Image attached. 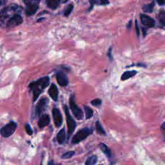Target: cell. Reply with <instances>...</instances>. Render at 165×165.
I'll list each match as a JSON object with an SVG mask.
<instances>
[{
  "mask_svg": "<svg viewBox=\"0 0 165 165\" xmlns=\"http://www.w3.org/2000/svg\"><path fill=\"white\" fill-rule=\"evenodd\" d=\"M49 77L48 76H45V77H42L39 79L31 82L29 85L28 88H29L30 92L33 94V102L37 99L40 94L49 85Z\"/></svg>",
  "mask_w": 165,
  "mask_h": 165,
  "instance_id": "1",
  "label": "cell"
},
{
  "mask_svg": "<svg viewBox=\"0 0 165 165\" xmlns=\"http://www.w3.org/2000/svg\"><path fill=\"white\" fill-rule=\"evenodd\" d=\"M69 103H70V108H71V110L72 113L74 114V116L76 118V119L78 120L83 119L84 118L83 112H82V110L77 105V104H76L75 101V96L74 94H72L71 98H70Z\"/></svg>",
  "mask_w": 165,
  "mask_h": 165,
  "instance_id": "2",
  "label": "cell"
},
{
  "mask_svg": "<svg viewBox=\"0 0 165 165\" xmlns=\"http://www.w3.org/2000/svg\"><path fill=\"white\" fill-rule=\"evenodd\" d=\"M93 130L88 128H84L78 131L72 139V143L73 144H78L85 139L90 135L92 134Z\"/></svg>",
  "mask_w": 165,
  "mask_h": 165,
  "instance_id": "3",
  "label": "cell"
},
{
  "mask_svg": "<svg viewBox=\"0 0 165 165\" xmlns=\"http://www.w3.org/2000/svg\"><path fill=\"white\" fill-rule=\"evenodd\" d=\"M64 111L66 115L67 118V128H68V137L71 136L75 130L76 128V122L75 120L72 118L69 113V110L68 109L67 106H64Z\"/></svg>",
  "mask_w": 165,
  "mask_h": 165,
  "instance_id": "4",
  "label": "cell"
},
{
  "mask_svg": "<svg viewBox=\"0 0 165 165\" xmlns=\"http://www.w3.org/2000/svg\"><path fill=\"white\" fill-rule=\"evenodd\" d=\"M16 129L17 124L15 122L11 121L0 129V134L3 137H9L14 134Z\"/></svg>",
  "mask_w": 165,
  "mask_h": 165,
  "instance_id": "5",
  "label": "cell"
},
{
  "mask_svg": "<svg viewBox=\"0 0 165 165\" xmlns=\"http://www.w3.org/2000/svg\"><path fill=\"white\" fill-rule=\"evenodd\" d=\"M24 3L26 4L25 14L27 16H33L39 9L40 1H25Z\"/></svg>",
  "mask_w": 165,
  "mask_h": 165,
  "instance_id": "6",
  "label": "cell"
},
{
  "mask_svg": "<svg viewBox=\"0 0 165 165\" xmlns=\"http://www.w3.org/2000/svg\"><path fill=\"white\" fill-rule=\"evenodd\" d=\"M48 103V99L47 98H43L40 99L39 102L37 103L35 107L34 113V117H37L41 115V113L46 110Z\"/></svg>",
  "mask_w": 165,
  "mask_h": 165,
  "instance_id": "7",
  "label": "cell"
},
{
  "mask_svg": "<svg viewBox=\"0 0 165 165\" xmlns=\"http://www.w3.org/2000/svg\"><path fill=\"white\" fill-rule=\"evenodd\" d=\"M23 21V17L19 14H15L13 16L11 17L7 21V27H13L21 25Z\"/></svg>",
  "mask_w": 165,
  "mask_h": 165,
  "instance_id": "8",
  "label": "cell"
},
{
  "mask_svg": "<svg viewBox=\"0 0 165 165\" xmlns=\"http://www.w3.org/2000/svg\"><path fill=\"white\" fill-rule=\"evenodd\" d=\"M140 19L142 24L144 27L148 28H153L155 27V20L149 16L142 14L140 16Z\"/></svg>",
  "mask_w": 165,
  "mask_h": 165,
  "instance_id": "9",
  "label": "cell"
},
{
  "mask_svg": "<svg viewBox=\"0 0 165 165\" xmlns=\"http://www.w3.org/2000/svg\"><path fill=\"white\" fill-rule=\"evenodd\" d=\"M56 80L61 86H66L68 85V79L67 74L63 71H59L56 74Z\"/></svg>",
  "mask_w": 165,
  "mask_h": 165,
  "instance_id": "10",
  "label": "cell"
},
{
  "mask_svg": "<svg viewBox=\"0 0 165 165\" xmlns=\"http://www.w3.org/2000/svg\"><path fill=\"white\" fill-rule=\"evenodd\" d=\"M52 116L54 122L56 127H59L63 124V117L59 110L57 108H54L52 109Z\"/></svg>",
  "mask_w": 165,
  "mask_h": 165,
  "instance_id": "11",
  "label": "cell"
},
{
  "mask_svg": "<svg viewBox=\"0 0 165 165\" xmlns=\"http://www.w3.org/2000/svg\"><path fill=\"white\" fill-rule=\"evenodd\" d=\"M48 92L50 97L54 101H58L59 92H58V87L56 86L55 84H52L51 85H50Z\"/></svg>",
  "mask_w": 165,
  "mask_h": 165,
  "instance_id": "12",
  "label": "cell"
},
{
  "mask_svg": "<svg viewBox=\"0 0 165 165\" xmlns=\"http://www.w3.org/2000/svg\"><path fill=\"white\" fill-rule=\"evenodd\" d=\"M50 122V118L48 115L47 114H44L39 119V121H38V126L39 127L42 129L45 127V126H48Z\"/></svg>",
  "mask_w": 165,
  "mask_h": 165,
  "instance_id": "13",
  "label": "cell"
},
{
  "mask_svg": "<svg viewBox=\"0 0 165 165\" xmlns=\"http://www.w3.org/2000/svg\"><path fill=\"white\" fill-rule=\"evenodd\" d=\"M57 141L59 144H63L65 142L66 139V132L65 128H63L57 134Z\"/></svg>",
  "mask_w": 165,
  "mask_h": 165,
  "instance_id": "14",
  "label": "cell"
},
{
  "mask_svg": "<svg viewBox=\"0 0 165 165\" xmlns=\"http://www.w3.org/2000/svg\"><path fill=\"white\" fill-rule=\"evenodd\" d=\"M137 74L136 71H126L121 75V80L126 81L132 77H134Z\"/></svg>",
  "mask_w": 165,
  "mask_h": 165,
  "instance_id": "15",
  "label": "cell"
},
{
  "mask_svg": "<svg viewBox=\"0 0 165 165\" xmlns=\"http://www.w3.org/2000/svg\"><path fill=\"white\" fill-rule=\"evenodd\" d=\"M61 3V1L59 0H54V1H47L46 3L47 7L50 9L55 10L59 7V4Z\"/></svg>",
  "mask_w": 165,
  "mask_h": 165,
  "instance_id": "16",
  "label": "cell"
},
{
  "mask_svg": "<svg viewBox=\"0 0 165 165\" xmlns=\"http://www.w3.org/2000/svg\"><path fill=\"white\" fill-rule=\"evenodd\" d=\"M157 18L162 26L165 27V10L164 9H161L159 12Z\"/></svg>",
  "mask_w": 165,
  "mask_h": 165,
  "instance_id": "17",
  "label": "cell"
},
{
  "mask_svg": "<svg viewBox=\"0 0 165 165\" xmlns=\"http://www.w3.org/2000/svg\"><path fill=\"white\" fill-rule=\"evenodd\" d=\"M154 5H155L154 2H152L151 3H149V4H145L143 6V10L144 12L151 13V12H153Z\"/></svg>",
  "mask_w": 165,
  "mask_h": 165,
  "instance_id": "18",
  "label": "cell"
},
{
  "mask_svg": "<svg viewBox=\"0 0 165 165\" xmlns=\"http://www.w3.org/2000/svg\"><path fill=\"white\" fill-rule=\"evenodd\" d=\"M99 147H100L101 150H102V152L107 157H110L111 156V151H110V148L108 147L105 144L101 143L99 145Z\"/></svg>",
  "mask_w": 165,
  "mask_h": 165,
  "instance_id": "19",
  "label": "cell"
},
{
  "mask_svg": "<svg viewBox=\"0 0 165 165\" xmlns=\"http://www.w3.org/2000/svg\"><path fill=\"white\" fill-rule=\"evenodd\" d=\"M85 111V115H86V119H88L92 117L94 115V111L92 109H91L89 106H84Z\"/></svg>",
  "mask_w": 165,
  "mask_h": 165,
  "instance_id": "20",
  "label": "cell"
},
{
  "mask_svg": "<svg viewBox=\"0 0 165 165\" xmlns=\"http://www.w3.org/2000/svg\"><path fill=\"white\" fill-rule=\"evenodd\" d=\"M98 161V157L96 155H93L90 157H88L86 162H85V165H95L97 163Z\"/></svg>",
  "mask_w": 165,
  "mask_h": 165,
  "instance_id": "21",
  "label": "cell"
},
{
  "mask_svg": "<svg viewBox=\"0 0 165 165\" xmlns=\"http://www.w3.org/2000/svg\"><path fill=\"white\" fill-rule=\"evenodd\" d=\"M96 130H97V132H98V134H99L101 135H105V134H106L105 131L103 129L102 125H101V124L100 123L99 121H98L96 122Z\"/></svg>",
  "mask_w": 165,
  "mask_h": 165,
  "instance_id": "22",
  "label": "cell"
},
{
  "mask_svg": "<svg viewBox=\"0 0 165 165\" xmlns=\"http://www.w3.org/2000/svg\"><path fill=\"white\" fill-rule=\"evenodd\" d=\"M74 9V5L73 4H69L67 8L65 9V11H64V16L65 17H68V16H70V14H71L72 13V12Z\"/></svg>",
  "mask_w": 165,
  "mask_h": 165,
  "instance_id": "23",
  "label": "cell"
},
{
  "mask_svg": "<svg viewBox=\"0 0 165 165\" xmlns=\"http://www.w3.org/2000/svg\"><path fill=\"white\" fill-rule=\"evenodd\" d=\"M90 3H91V8L89 9V10L92 9V7H93L94 4L105 5H107V4H109L110 2L109 1H90Z\"/></svg>",
  "mask_w": 165,
  "mask_h": 165,
  "instance_id": "24",
  "label": "cell"
},
{
  "mask_svg": "<svg viewBox=\"0 0 165 165\" xmlns=\"http://www.w3.org/2000/svg\"><path fill=\"white\" fill-rule=\"evenodd\" d=\"M75 154V152L74 151H69V152H66L65 154H63L62 155V159H69V158H71Z\"/></svg>",
  "mask_w": 165,
  "mask_h": 165,
  "instance_id": "25",
  "label": "cell"
},
{
  "mask_svg": "<svg viewBox=\"0 0 165 165\" xmlns=\"http://www.w3.org/2000/svg\"><path fill=\"white\" fill-rule=\"evenodd\" d=\"M101 103H102V101H101L100 99H95L91 101V104L93 106H97V107L101 106Z\"/></svg>",
  "mask_w": 165,
  "mask_h": 165,
  "instance_id": "26",
  "label": "cell"
},
{
  "mask_svg": "<svg viewBox=\"0 0 165 165\" xmlns=\"http://www.w3.org/2000/svg\"><path fill=\"white\" fill-rule=\"evenodd\" d=\"M25 130H26L27 134H29V136H32L33 134V130L32 129L29 123H27L25 125Z\"/></svg>",
  "mask_w": 165,
  "mask_h": 165,
  "instance_id": "27",
  "label": "cell"
},
{
  "mask_svg": "<svg viewBox=\"0 0 165 165\" xmlns=\"http://www.w3.org/2000/svg\"><path fill=\"white\" fill-rule=\"evenodd\" d=\"M161 131L162 132V134L163 136V138L165 140V121L162 124L161 126Z\"/></svg>",
  "mask_w": 165,
  "mask_h": 165,
  "instance_id": "28",
  "label": "cell"
},
{
  "mask_svg": "<svg viewBox=\"0 0 165 165\" xmlns=\"http://www.w3.org/2000/svg\"><path fill=\"white\" fill-rule=\"evenodd\" d=\"M136 30L137 35L139 36V34H140V32H139V25H138L137 20H136Z\"/></svg>",
  "mask_w": 165,
  "mask_h": 165,
  "instance_id": "29",
  "label": "cell"
},
{
  "mask_svg": "<svg viewBox=\"0 0 165 165\" xmlns=\"http://www.w3.org/2000/svg\"><path fill=\"white\" fill-rule=\"evenodd\" d=\"M108 56H109V58L110 59V60L112 61V48L110 47L109 50V52H108Z\"/></svg>",
  "mask_w": 165,
  "mask_h": 165,
  "instance_id": "30",
  "label": "cell"
},
{
  "mask_svg": "<svg viewBox=\"0 0 165 165\" xmlns=\"http://www.w3.org/2000/svg\"><path fill=\"white\" fill-rule=\"evenodd\" d=\"M157 3L161 6H163L165 5V1H157Z\"/></svg>",
  "mask_w": 165,
  "mask_h": 165,
  "instance_id": "31",
  "label": "cell"
},
{
  "mask_svg": "<svg viewBox=\"0 0 165 165\" xmlns=\"http://www.w3.org/2000/svg\"><path fill=\"white\" fill-rule=\"evenodd\" d=\"M132 23V21H130L129 23L127 24V26H126V28H127V29H130L131 28Z\"/></svg>",
  "mask_w": 165,
  "mask_h": 165,
  "instance_id": "32",
  "label": "cell"
},
{
  "mask_svg": "<svg viewBox=\"0 0 165 165\" xmlns=\"http://www.w3.org/2000/svg\"><path fill=\"white\" fill-rule=\"evenodd\" d=\"M5 3H6L5 1H1V0H0V6H2V5H3Z\"/></svg>",
  "mask_w": 165,
  "mask_h": 165,
  "instance_id": "33",
  "label": "cell"
},
{
  "mask_svg": "<svg viewBox=\"0 0 165 165\" xmlns=\"http://www.w3.org/2000/svg\"><path fill=\"white\" fill-rule=\"evenodd\" d=\"M45 20V18H44V17H42V18L40 19V20H37V22H40V21H41V20Z\"/></svg>",
  "mask_w": 165,
  "mask_h": 165,
  "instance_id": "34",
  "label": "cell"
}]
</instances>
